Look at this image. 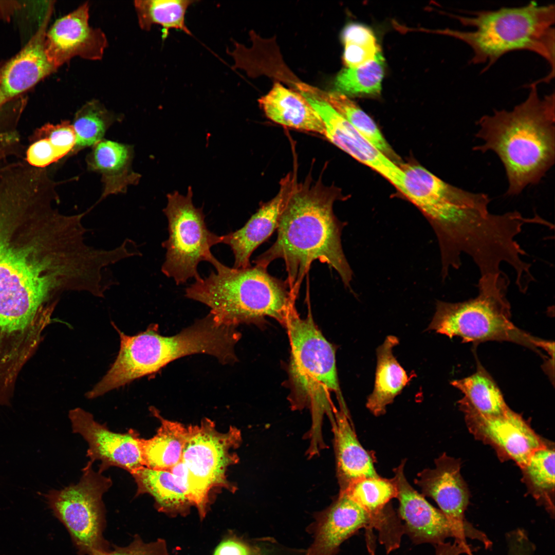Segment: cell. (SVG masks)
<instances>
[{"label":"cell","mask_w":555,"mask_h":555,"mask_svg":"<svg viewBox=\"0 0 555 555\" xmlns=\"http://www.w3.org/2000/svg\"><path fill=\"white\" fill-rule=\"evenodd\" d=\"M308 92L329 104L373 145L395 163L399 165L402 163L375 122L347 96L338 91H322L310 86L308 88Z\"/></svg>","instance_id":"cell-29"},{"label":"cell","mask_w":555,"mask_h":555,"mask_svg":"<svg viewBox=\"0 0 555 555\" xmlns=\"http://www.w3.org/2000/svg\"><path fill=\"white\" fill-rule=\"evenodd\" d=\"M92 147L86 162L90 171L101 175L102 198L123 193L129 186L138 182L140 175L132 168L133 151L130 145L102 139Z\"/></svg>","instance_id":"cell-22"},{"label":"cell","mask_w":555,"mask_h":555,"mask_svg":"<svg viewBox=\"0 0 555 555\" xmlns=\"http://www.w3.org/2000/svg\"><path fill=\"white\" fill-rule=\"evenodd\" d=\"M479 434L496 445L523 468L544 445L522 417L510 408L494 416L465 412Z\"/></svg>","instance_id":"cell-20"},{"label":"cell","mask_w":555,"mask_h":555,"mask_svg":"<svg viewBox=\"0 0 555 555\" xmlns=\"http://www.w3.org/2000/svg\"><path fill=\"white\" fill-rule=\"evenodd\" d=\"M385 67L384 58L379 51L368 63L341 71L336 78L335 88L338 92L349 96L378 95Z\"/></svg>","instance_id":"cell-31"},{"label":"cell","mask_w":555,"mask_h":555,"mask_svg":"<svg viewBox=\"0 0 555 555\" xmlns=\"http://www.w3.org/2000/svg\"><path fill=\"white\" fill-rule=\"evenodd\" d=\"M53 201L36 176L0 170V354L39 340L71 288L73 244Z\"/></svg>","instance_id":"cell-1"},{"label":"cell","mask_w":555,"mask_h":555,"mask_svg":"<svg viewBox=\"0 0 555 555\" xmlns=\"http://www.w3.org/2000/svg\"><path fill=\"white\" fill-rule=\"evenodd\" d=\"M554 457L553 450L543 447L532 454L524 468L532 484L540 490L554 489Z\"/></svg>","instance_id":"cell-35"},{"label":"cell","mask_w":555,"mask_h":555,"mask_svg":"<svg viewBox=\"0 0 555 555\" xmlns=\"http://www.w3.org/2000/svg\"><path fill=\"white\" fill-rule=\"evenodd\" d=\"M342 39L345 47L343 60L348 68L368 63L380 51L373 32L363 25H347L342 31Z\"/></svg>","instance_id":"cell-33"},{"label":"cell","mask_w":555,"mask_h":555,"mask_svg":"<svg viewBox=\"0 0 555 555\" xmlns=\"http://www.w3.org/2000/svg\"><path fill=\"white\" fill-rule=\"evenodd\" d=\"M49 16L48 14L27 45L0 70V109L56 70L48 60L45 49Z\"/></svg>","instance_id":"cell-19"},{"label":"cell","mask_w":555,"mask_h":555,"mask_svg":"<svg viewBox=\"0 0 555 555\" xmlns=\"http://www.w3.org/2000/svg\"><path fill=\"white\" fill-rule=\"evenodd\" d=\"M398 338L387 336L377 349V364L374 388L368 396L366 406L375 416L384 414L386 407L406 386L409 378L393 354L398 344Z\"/></svg>","instance_id":"cell-26"},{"label":"cell","mask_w":555,"mask_h":555,"mask_svg":"<svg viewBox=\"0 0 555 555\" xmlns=\"http://www.w3.org/2000/svg\"><path fill=\"white\" fill-rule=\"evenodd\" d=\"M13 132V133H16V134H17L18 135V133H17V131H13V132ZM5 133H6V132H5ZM19 136H20V135H19ZM22 146H23V145H22ZM24 150H25V148H23V147H22V153H21V156H20V157H21L22 158V157H23V154H24L23 153H24Z\"/></svg>","instance_id":"cell-42"},{"label":"cell","mask_w":555,"mask_h":555,"mask_svg":"<svg viewBox=\"0 0 555 555\" xmlns=\"http://www.w3.org/2000/svg\"><path fill=\"white\" fill-rule=\"evenodd\" d=\"M211 264L215 271L188 286L186 297L207 305L215 320L225 325L255 323L266 317L284 325L297 297L286 281L258 265L235 268L215 257Z\"/></svg>","instance_id":"cell-6"},{"label":"cell","mask_w":555,"mask_h":555,"mask_svg":"<svg viewBox=\"0 0 555 555\" xmlns=\"http://www.w3.org/2000/svg\"><path fill=\"white\" fill-rule=\"evenodd\" d=\"M302 95L323 122L325 136L334 144L380 174L400 192L404 174L401 169L367 140L329 104L310 94Z\"/></svg>","instance_id":"cell-14"},{"label":"cell","mask_w":555,"mask_h":555,"mask_svg":"<svg viewBox=\"0 0 555 555\" xmlns=\"http://www.w3.org/2000/svg\"><path fill=\"white\" fill-rule=\"evenodd\" d=\"M344 492L366 511L373 521V528L379 531L380 537L391 534L399 522L392 510L386 506L397 497V489L393 479L377 477H364L351 483Z\"/></svg>","instance_id":"cell-24"},{"label":"cell","mask_w":555,"mask_h":555,"mask_svg":"<svg viewBox=\"0 0 555 555\" xmlns=\"http://www.w3.org/2000/svg\"><path fill=\"white\" fill-rule=\"evenodd\" d=\"M435 555H457L455 550L446 545H439L435 547Z\"/></svg>","instance_id":"cell-40"},{"label":"cell","mask_w":555,"mask_h":555,"mask_svg":"<svg viewBox=\"0 0 555 555\" xmlns=\"http://www.w3.org/2000/svg\"><path fill=\"white\" fill-rule=\"evenodd\" d=\"M531 547L522 543H513L507 547V555H533Z\"/></svg>","instance_id":"cell-39"},{"label":"cell","mask_w":555,"mask_h":555,"mask_svg":"<svg viewBox=\"0 0 555 555\" xmlns=\"http://www.w3.org/2000/svg\"><path fill=\"white\" fill-rule=\"evenodd\" d=\"M151 411L161 424L153 437L141 439L144 466L169 471L181 460L189 435L188 427L163 418L154 408H151Z\"/></svg>","instance_id":"cell-27"},{"label":"cell","mask_w":555,"mask_h":555,"mask_svg":"<svg viewBox=\"0 0 555 555\" xmlns=\"http://www.w3.org/2000/svg\"><path fill=\"white\" fill-rule=\"evenodd\" d=\"M92 555H169L166 542L158 539L151 542H144L140 536L135 534L131 543L124 547L113 545L105 551H96Z\"/></svg>","instance_id":"cell-36"},{"label":"cell","mask_w":555,"mask_h":555,"mask_svg":"<svg viewBox=\"0 0 555 555\" xmlns=\"http://www.w3.org/2000/svg\"><path fill=\"white\" fill-rule=\"evenodd\" d=\"M87 3L58 20L46 33L45 52L57 69L71 58L79 56L90 60L101 59L107 45L103 32L88 23Z\"/></svg>","instance_id":"cell-15"},{"label":"cell","mask_w":555,"mask_h":555,"mask_svg":"<svg viewBox=\"0 0 555 555\" xmlns=\"http://www.w3.org/2000/svg\"><path fill=\"white\" fill-rule=\"evenodd\" d=\"M115 119V116L99 101L92 100L85 104L75 114L72 124L76 137L72 153L102 140Z\"/></svg>","instance_id":"cell-32"},{"label":"cell","mask_w":555,"mask_h":555,"mask_svg":"<svg viewBox=\"0 0 555 555\" xmlns=\"http://www.w3.org/2000/svg\"><path fill=\"white\" fill-rule=\"evenodd\" d=\"M297 181L289 173L280 181V190L271 200L263 203L241 228L223 235L222 243L228 245L234 256L233 268L251 266L253 252L277 229L281 213Z\"/></svg>","instance_id":"cell-16"},{"label":"cell","mask_w":555,"mask_h":555,"mask_svg":"<svg viewBox=\"0 0 555 555\" xmlns=\"http://www.w3.org/2000/svg\"><path fill=\"white\" fill-rule=\"evenodd\" d=\"M291 347L289 375L291 387V403L295 409L309 408L312 425L310 446L324 444L322 421L324 414L334 420L335 408L330 395L334 392L341 405H345L339 387L335 349L315 324L309 307L306 318L300 317L295 305L286 319Z\"/></svg>","instance_id":"cell-7"},{"label":"cell","mask_w":555,"mask_h":555,"mask_svg":"<svg viewBox=\"0 0 555 555\" xmlns=\"http://www.w3.org/2000/svg\"><path fill=\"white\" fill-rule=\"evenodd\" d=\"M192 196L191 187L186 196L176 191L169 193L163 210L168 219L169 237L162 244L166 251L161 271L177 285L192 278L200 279L198 265L202 261L211 263L215 258L211 248L223 241V235L208 229L202 208L194 206Z\"/></svg>","instance_id":"cell-11"},{"label":"cell","mask_w":555,"mask_h":555,"mask_svg":"<svg viewBox=\"0 0 555 555\" xmlns=\"http://www.w3.org/2000/svg\"><path fill=\"white\" fill-rule=\"evenodd\" d=\"M15 146L12 140L7 136L0 134V167L1 163L10 156L15 154Z\"/></svg>","instance_id":"cell-38"},{"label":"cell","mask_w":555,"mask_h":555,"mask_svg":"<svg viewBox=\"0 0 555 555\" xmlns=\"http://www.w3.org/2000/svg\"><path fill=\"white\" fill-rule=\"evenodd\" d=\"M88 461L79 483L45 495L54 515L68 531L78 555L110 550L104 537L106 527L103 495L112 486L110 477L95 471Z\"/></svg>","instance_id":"cell-10"},{"label":"cell","mask_w":555,"mask_h":555,"mask_svg":"<svg viewBox=\"0 0 555 555\" xmlns=\"http://www.w3.org/2000/svg\"><path fill=\"white\" fill-rule=\"evenodd\" d=\"M405 460L394 469L393 479L397 489L399 515L404 521L403 531L415 544L429 543L435 545L448 538L466 543L467 538L476 539L489 548L491 542L486 535L470 524H456L433 507L409 484L404 473Z\"/></svg>","instance_id":"cell-12"},{"label":"cell","mask_w":555,"mask_h":555,"mask_svg":"<svg viewBox=\"0 0 555 555\" xmlns=\"http://www.w3.org/2000/svg\"><path fill=\"white\" fill-rule=\"evenodd\" d=\"M131 475L137 486L135 497L143 494L150 495L154 499L156 509L170 517H184L190 514L192 504L171 472L143 466Z\"/></svg>","instance_id":"cell-25"},{"label":"cell","mask_w":555,"mask_h":555,"mask_svg":"<svg viewBox=\"0 0 555 555\" xmlns=\"http://www.w3.org/2000/svg\"><path fill=\"white\" fill-rule=\"evenodd\" d=\"M28 138L45 141L60 160L72 152L76 140L73 125L67 120L56 124L46 123L36 128Z\"/></svg>","instance_id":"cell-34"},{"label":"cell","mask_w":555,"mask_h":555,"mask_svg":"<svg viewBox=\"0 0 555 555\" xmlns=\"http://www.w3.org/2000/svg\"><path fill=\"white\" fill-rule=\"evenodd\" d=\"M260 555H271V554L269 552V551L265 550H264L263 549H262Z\"/></svg>","instance_id":"cell-41"},{"label":"cell","mask_w":555,"mask_h":555,"mask_svg":"<svg viewBox=\"0 0 555 555\" xmlns=\"http://www.w3.org/2000/svg\"><path fill=\"white\" fill-rule=\"evenodd\" d=\"M372 530L369 514L344 492L319 514L314 540L306 555H334L342 542L359 529Z\"/></svg>","instance_id":"cell-18"},{"label":"cell","mask_w":555,"mask_h":555,"mask_svg":"<svg viewBox=\"0 0 555 555\" xmlns=\"http://www.w3.org/2000/svg\"><path fill=\"white\" fill-rule=\"evenodd\" d=\"M191 0H136L134 6L140 28L149 31L153 25L162 27V38L175 29L191 35L185 22L188 8L196 2Z\"/></svg>","instance_id":"cell-30"},{"label":"cell","mask_w":555,"mask_h":555,"mask_svg":"<svg viewBox=\"0 0 555 555\" xmlns=\"http://www.w3.org/2000/svg\"><path fill=\"white\" fill-rule=\"evenodd\" d=\"M509 285V279L503 271L480 276L475 297L456 303L437 301L428 329L450 338L459 337L464 342L508 341L540 355V349L550 352L553 342L534 337L512 323L507 297Z\"/></svg>","instance_id":"cell-8"},{"label":"cell","mask_w":555,"mask_h":555,"mask_svg":"<svg viewBox=\"0 0 555 555\" xmlns=\"http://www.w3.org/2000/svg\"><path fill=\"white\" fill-rule=\"evenodd\" d=\"M459 461L445 453L435 460L433 469H425L418 474L415 483L423 496L433 498L440 510L452 522L468 525L465 512L469 502V493L460 472Z\"/></svg>","instance_id":"cell-17"},{"label":"cell","mask_w":555,"mask_h":555,"mask_svg":"<svg viewBox=\"0 0 555 555\" xmlns=\"http://www.w3.org/2000/svg\"><path fill=\"white\" fill-rule=\"evenodd\" d=\"M399 166L404 174L401 192L422 213L437 236L443 279L461 266L463 254L482 274L496 270L510 256L522 226L516 211L492 213L487 194L449 184L415 163Z\"/></svg>","instance_id":"cell-2"},{"label":"cell","mask_w":555,"mask_h":555,"mask_svg":"<svg viewBox=\"0 0 555 555\" xmlns=\"http://www.w3.org/2000/svg\"><path fill=\"white\" fill-rule=\"evenodd\" d=\"M451 384L464 394L460 404L465 412L494 416L509 409L497 385L479 361L474 374Z\"/></svg>","instance_id":"cell-28"},{"label":"cell","mask_w":555,"mask_h":555,"mask_svg":"<svg viewBox=\"0 0 555 555\" xmlns=\"http://www.w3.org/2000/svg\"><path fill=\"white\" fill-rule=\"evenodd\" d=\"M188 429L181 460L169 471L178 479L202 521L214 501L215 491L236 490L228 480L227 472L238 461L235 450L242 436L234 427L225 432L218 431L214 422L207 418Z\"/></svg>","instance_id":"cell-9"},{"label":"cell","mask_w":555,"mask_h":555,"mask_svg":"<svg viewBox=\"0 0 555 555\" xmlns=\"http://www.w3.org/2000/svg\"><path fill=\"white\" fill-rule=\"evenodd\" d=\"M262 549L229 530L224 535L212 555H260Z\"/></svg>","instance_id":"cell-37"},{"label":"cell","mask_w":555,"mask_h":555,"mask_svg":"<svg viewBox=\"0 0 555 555\" xmlns=\"http://www.w3.org/2000/svg\"><path fill=\"white\" fill-rule=\"evenodd\" d=\"M267 118L289 128L325 136L323 121L306 99L300 94L275 83L271 90L258 99Z\"/></svg>","instance_id":"cell-23"},{"label":"cell","mask_w":555,"mask_h":555,"mask_svg":"<svg viewBox=\"0 0 555 555\" xmlns=\"http://www.w3.org/2000/svg\"><path fill=\"white\" fill-rule=\"evenodd\" d=\"M72 432L80 434L88 445L89 461H101L98 472L117 467L131 474L143 467L142 438L131 429L125 433L110 431L106 423L95 421L91 414L80 408L69 412Z\"/></svg>","instance_id":"cell-13"},{"label":"cell","mask_w":555,"mask_h":555,"mask_svg":"<svg viewBox=\"0 0 555 555\" xmlns=\"http://www.w3.org/2000/svg\"><path fill=\"white\" fill-rule=\"evenodd\" d=\"M532 83L527 98L512 110H494L477 121L475 136L482 145L473 150L495 153L508 182L506 194H520L538 184L555 161L554 93L540 96Z\"/></svg>","instance_id":"cell-4"},{"label":"cell","mask_w":555,"mask_h":555,"mask_svg":"<svg viewBox=\"0 0 555 555\" xmlns=\"http://www.w3.org/2000/svg\"><path fill=\"white\" fill-rule=\"evenodd\" d=\"M340 197L334 187L308 179L295 183L279 220L275 242L258 256L255 265L267 268L282 259L287 274L286 282L298 296L300 285L312 263L318 260L335 269L344 286L350 288L353 271L341 242L345 225L335 216L333 206Z\"/></svg>","instance_id":"cell-3"},{"label":"cell","mask_w":555,"mask_h":555,"mask_svg":"<svg viewBox=\"0 0 555 555\" xmlns=\"http://www.w3.org/2000/svg\"><path fill=\"white\" fill-rule=\"evenodd\" d=\"M348 419L346 410L335 409L331 423L340 491L357 479L379 476L371 456L359 442Z\"/></svg>","instance_id":"cell-21"},{"label":"cell","mask_w":555,"mask_h":555,"mask_svg":"<svg viewBox=\"0 0 555 555\" xmlns=\"http://www.w3.org/2000/svg\"><path fill=\"white\" fill-rule=\"evenodd\" d=\"M468 13V15H451L462 25L472 27V30L446 29L439 32L468 45L473 51L470 63H487L485 71L509 52L528 50L542 57L549 65L550 71L544 78V81L549 82L554 78L553 4L540 5L531 1L520 7H504Z\"/></svg>","instance_id":"cell-5"}]
</instances>
